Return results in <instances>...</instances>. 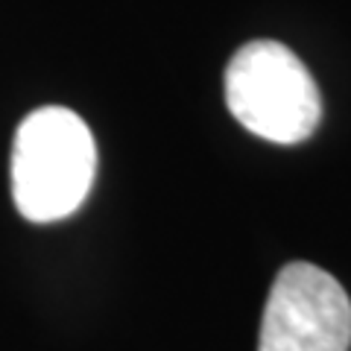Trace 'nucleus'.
<instances>
[{
	"label": "nucleus",
	"instance_id": "nucleus-1",
	"mask_svg": "<svg viewBox=\"0 0 351 351\" xmlns=\"http://www.w3.org/2000/svg\"><path fill=\"white\" fill-rule=\"evenodd\" d=\"M97 173V144L85 120L62 106L36 108L15 132L12 196L29 223L80 211Z\"/></svg>",
	"mask_w": 351,
	"mask_h": 351
},
{
	"label": "nucleus",
	"instance_id": "nucleus-2",
	"mask_svg": "<svg viewBox=\"0 0 351 351\" xmlns=\"http://www.w3.org/2000/svg\"><path fill=\"white\" fill-rule=\"evenodd\" d=\"M226 103L237 123L272 144H302L322 117V100L302 59L278 41L243 44L226 68Z\"/></svg>",
	"mask_w": 351,
	"mask_h": 351
},
{
	"label": "nucleus",
	"instance_id": "nucleus-3",
	"mask_svg": "<svg viewBox=\"0 0 351 351\" xmlns=\"http://www.w3.org/2000/svg\"><path fill=\"white\" fill-rule=\"evenodd\" d=\"M351 302L331 272L290 263L278 272L261 319L258 351H348Z\"/></svg>",
	"mask_w": 351,
	"mask_h": 351
}]
</instances>
